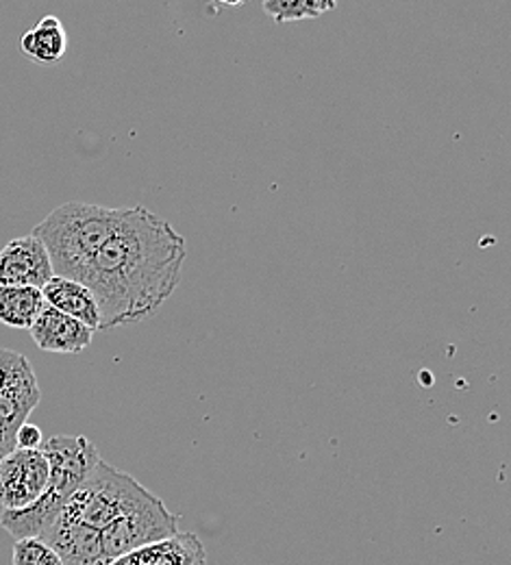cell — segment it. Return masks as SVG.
Listing matches in <instances>:
<instances>
[{"mask_svg":"<svg viewBox=\"0 0 511 565\" xmlns=\"http://www.w3.org/2000/svg\"><path fill=\"white\" fill-rule=\"evenodd\" d=\"M185 257V239L168 220L145 207L123 210L85 281L98 302V331L150 318L179 287Z\"/></svg>","mask_w":511,"mask_h":565,"instance_id":"cell-1","label":"cell"},{"mask_svg":"<svg viewBox=\"0 0 511 565\" xmlns=\"http://www.w3.org/2000/svg\"><path fill=\"white\" fill-rule=\"evenodd\" d=\"M120 217L123 210L71 201L49 213L31 235L44 244L55 277L85 285L96 255L118 228Z\"/></svg>","mask_w":511,"mask_h":565,"instance_id":"cell-2","label":"cell"},{"mask_svg":"<svg viewBox=\"0 0 511 565\" xmlns=\"http://www.w3.org/2000/svg\"><path fill=\"white\" fill-rule=\"evenodd\" d=\"M40 450L51 468L46 492L31 507L0 513V526L15 540L42 537L100 459L96 446L83 435H55Z\"/></svg>","mask_w":511,"mask_h":565,"instance_id":"cell-3","label":"cell"},{"mask_svg":"<svg viewBox=\"0 0 511 565\" xmlns=\"http://www.w3.org/2000/svg\"><path fill=\"white\" fill-rule=\"evenodd\" d=\"M152 495L134 477L98 459L81 488L71 495L62 513L100 531L111 520L145 504Z\"/></svg>","mask_w":511,"mask_h":565,"instance_id":"cell-4","label":"cell"},{"mask_svg":"<svg viewBox=\"0 0 511 565\" xmlns=\"http://www.w3.org/2000/svg\"><path fill=\"white\" fill-rule=\"evenodd\" d=\"M179 533V515L172 513L161 498L152 495L145 504L111 520L100 529V546L111 564L148 544L168 540Z\"/></svg>","mask_w":511,"mask_h":565,"instance_id":"cell-5","label":"cell"},{"mask_svg":"<svg viewBox=\"0 0 511 565\" xmlns=\"http://www.w3.org/2000/svg\"><path fill=\"white\" fill-rule=\"evenodd\" d=\"M49 461L40 448H15L0 459V507L18 511L31 507L46 492Z\"/></svg>","mask_w":511,"mask_h":565,"instance_id":"cell-6","label":"cell"},{"mask_svg":"<svg viewBox=\"0 0 511 565\" xmlns=\"http://www.w3.org/2000/svg\"><path fill=\"white\" fill-rule=\"evenodd\" d=\"M53 277L51 257L35 235L15 237L0 248V285L42 289Z\"/></svg>","mask_w":511,"mask_h":565,"instance_id":"cell-7","label":"cell"},{"mask_svg":"<svg viewBox=\"0 0 511 565\" xmlns=\"http://www.w3.org/2000/svg\"><path fill=\"white\" fill-rule=\"evenodd\" d=\"M42 540L60 555L64 565H107L100 531L76 522L73 518L60 513L55 522L42 533Z\"/></svg>","mask_w":511,"mask_h":565,"instance_id":"cell-8","label":"cell"},{"mask_svg":"<svg viewBox=\"0 0 511 565\" xmlns=\"http://www.w3.org/2000/svg\"><path fill=\"white\" fill-rule=\"evenodd\" d=\"M29 333L40 351L57 354H76L92 344L94 331L71 316L44 305Z\"/></svg>","mask_w":511,"mask_h":565,"instance_id":"cell-9","label":"cell"},{"mask_svg":"<svg viewBox=\"0 0 511 565\" xmlns=\"http://www.w3.org/2000/svg\"><path fill=\"white\" fill-rule=\"evenodd\" d=\"M44 302L53 309L71 316L74 320L83 322L92 331L100 329V311L94 294L83 282L53 277L51 281L42 287Z\"/></svg>","mask_w":511,"mask_h":565,"instance_id":"cell-10","label":"cell"},{"mask_svg":"<svg viewBox=\"0 0 511 565\" xmlns=\"http://www.w3.org/2000/svg\"><path fill=\"white\" fill-rule=\"evenodd\" d=\"M22 53L42 66L60 64L68 51V33L57 15L42 18L20 40Z\"/></svg>","mask_w":511,"mask_h":565,"instance_id":"cell-11","label":"cell"},{"mask_svg":"<svg viewBox=\"0 0 511 565\" xmlns=\"http://www.w3.org/2000/svg\"><path fill=\"white\" fill-rule=\"evenodd\" d=\"M40 401H42V390H40L35 372H33V367L29 363L0 392V420H4L9 426H13L18 430V426L29 423V416L40 405Z\"/></svg>","mask_w":511,"mask_h":565,"instance_id":"cell-12","label":"cell"},{"mask_svg":"<svg viewBox=\"0 0 511 565\" xmlns=\"http://www.w3.org/2000/svg\"><path fill=\"white\" fill-rule=\"evenodd\" d=\"M44 305L42 289L38 287L0 285V324L4 327L29 331Z\"/></svg>","mask_w":511,"mask_h":565,"instance_id":"cell-13","label":"cell"},{"mask_svg":"<svg viewBox=\"0 0 511 565\" xmlns=\"http://www.w3.org/2000/svg\"><path fill=\"white\" fill-rule=\"evenodd\" d=\"M336 4H338V0H264L266 13L277 24L320 18L329 11H333Z\"/></svg>","mask_w":511,"mask_h":565,"instance_id":"cell-14","label":"cell"},{"mask_svg":"<svg viewBox=\"0 0 511 565\" xmlns=\"http://www.w3.org/2000/svg\"><path fill=\"white\" fill-rule=\"evenodd\" d=\"M13 565H64L42 537H22L13 546Z\"/></svg>","mask_w":511,"mask_h":565,"instance_id":"cell-15","label":"cell"},{"mask_svg":"<svg viewBox=\"0 0 511 565\" xmlns=\"http://www.w3.org/2000/svg\"><path fill=\"white\" fill-rule=\"evenodd\" d=\"M29 365L26 356H22L15 351L9 349H0V392L18 376V372H22Z\"/></svg>","mask_w":511,"mask_h":565,"instance_id":"cell-16","label":"cell"},{"mask_svg":"<svg viewBox=\"0 0 511 565\" xmlns=\"http://www.w3.org/2000/svg\"><path fill=\"white\" fill-rule=\"evenodd\" d=\"M44 444V437H42V430L40 426L35 424L24 423L22 426H18L15 430V448H40Z\"/></svg>","mask_w":511,"mask_h":565,"instance_id":"cell-17","label":"cell"},{"mask_svg":"<svg viewBox=\"0 0 511 565\" xmlns=\"http://www.w3.org/2000/svg\"><path fill=\"white\" fill-rule=\"evenodd\" d=\"M15 450V428L0 420V459Z\"/></svg>","mask_w":511,"mask_h":565,"instance_id":"cell-18","label":"cell"},{"mask_svg":"<svg viewBox=\"0 0 511 565\" xmlns=\"http://www.w3.org/2000/svg\"><path fill=\"white\" fill-rule=\"evenodd\" d=\"M220 4H228V7H237V4H242L244 0H219Z\"/></svg>","mask_w":511,"mask_h":565,"instance_id":"cell-19","label":"cell"}]
</instances>
